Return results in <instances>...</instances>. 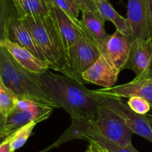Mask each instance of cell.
<instances>
[{"mask_svg": "<svg viewBox=\"0 0 152 152\" xmlns=\"http://www.w3.org/2000/svg\"><path fill=\"white\" fill-rule=\"evenodd\" d=\"M34 75L58 107L68 113L72 119L96 120L101 104L82 81L49 70Z\"/></svg>", "mask_w": 152, "mask_h": 152, "instance_id": "1", "label": "cell"}, {"mask_svg": "<svg viewBox=\"0 0 152 152\" xmlns=\"http://www.w3.org/2000/svg\"><path fill=\"white\" fill-rule=\"evenodd\" d=\"M0 78L19 99H28L40 105L59 108L43 90L34 73L23 68L2 45H0Z\"/></svg>", "mask_w": 152, "mask_h": 152, "instance_id": "2", "label": "cell"}, {"mask_svg": "<svg viewBox=\"0 0 152 152\" xmlns=\"http://www.w3.org/2000/svg\"><path fill=\"white\" fill-rule=\"evenodd\" d=\"M20 19L31 33L49 69L72 77L67 67L65 51L50 13L43 17Z\"/></svg>", "mask_w": 152, "mask_h": 152, "instance_id": "3", "label": "cell"}, {"mask_svg": "<svg viewBox=\"0 0 152 152\" xmlns=\"http://www.w3.org/2000/svg\"><path fill=\"white\" fill-rule=\"evenodd\" d=\"M80 36L66 53L67 67L74 78L81 79V74L88 69L101 56L96 41L80 23Z\"/></svg>", "mask_w": 152, "mask_h": 152, "instance_id": "4", "label": "cell"}, {"mask_svg": "<svg viewBox=\"0 0 152 152\" xmlns=\"http://www.w3.org/2000/svg\"><path fill=\"white\" fill-rule=\"evenodd\" d=\"M93 93L101 105L109 108L122 118L134 134H137L152 142V128L145 115H140L131 110L121 98Z\"/></svg>", "mask_w": 152, "mask_h": 152, "instance_id": "5", "label": "cell"}, {"mask_svg": "<svg viewBox=\"0 0 152 152\" xmlns=\"http://www.w3.org/2000/svg\"><path fill=\"white\" fill-rule=\"evenodd\" d=\"M132 40L130 37L116 31L104 40L96 42V45L101 54L121 72L128 61Z\"/></svg>", "mask_w": 152, "mask_h": 152, "instance_id": "6", "label": "cell"}, {"mask_svg": "<svg viewBox=\"0 0 152 152\" xmlns=\"http://www.w3.org/2000/svg\"><path fill=\"white\" fill-rule=\"evenodd\" d=\"M127 20L133 39H152V17L148 0H128Z\"/></svg>", "mask_w": 152, "mask_h": 152, "instance_id": "7", "label": "cell"}, {"mask_svg": "<svg viewBox=\"0 0 152 152\" xmlns=\"http://www.w3.org/2000/svg\"><path fill=\"white\" fill-rule=\"evenodd\" d=\"M152 58V39L135 38L131 41L129 56L122 70L130 69L136 78H145Z\"/></svg>", "mask_w": 152, "mask_h": 152, "instance_id": "8", "label": "cell"}, {"mask_svg": "<svg viewBox=\"0 0 152 152\" xmlns=\"http://www.w3.org/2000/svg\"><path fill=\"white\" fill-rule=\"evenodd\" d=\"M96 93L118 98H131L139 96L147 101L152 107V78H135L127 84L113 86L110 88L93 90Z\"/></svg>", "mask_w": 152, "mask_h": 152, "instance_id": "9", "label": "cell"}, {"mask_svg": "<svg viewBox=\"0 0 152 152\" xmlns=\"http://www.w3.org/2000/svg\"><path fill=\"white\" fill-rule=\"evenodd\" d=\"M54 108L36 104L28 110L15 109L6 116L5 123V136L7 137L13 132L28 122L37 121L41 122L50 116Z\"/></svg>", "mask_w": 152, "mask_h": 152, "instance_id": "10", "label": "cell"}, {"mask_svg": "<svg viewBox=\"0 0 152 152\" xmlns=\"http://www.w3.org/2000/svg\"><path fill=\"white\" fill-rule=\"evenodd\" d=\"M120 70L113 66L104 55H101L99 59L85 72L81 74L83 81L110 88L117 81Z\"/></svg>", "mask_w": 152, "mask_h": 152, "instance_id": "11", "label": "cell"}, {"mask_svg": "<svg viewBox=\"0 0 152 152\" xmlns=\"http://www.w3.org/2000/svg\"><path fill=\"white\" fill-rule=\"evenodd\" d=\"M50 15L61 38L66 55L67 51L76 43L79 37V25L81 20L74 21L62 10L52 4L50 8Z\"/></svg>", "mask_w": 152, "mask_h": 152, "instance_id": "12", "label": "cell"}, {"mask_svg": "<svg viewBox=\"0 0 152 152\" xmlns=\"http://www.w3.org/2000/svg\"><path fill=\"white\" fill-rule=\"evenodd\" d=\"M0 45L5 46L17 62L31 73L39 74L49 69V64L46 61L39 59L28 50L8 39L0 43Z\"/></svg>", "mask_w": 152, "mask_h": 152, "instance_id": "13", "label": "cell"}, {"mask_svg": "<svg viewBox=\"0 0 152 152\" xmlns=\"http://www.w3.org/2000/svg\"><path fill=\"white\" fill-rule=\"evenodd\" d=\"M8 39L28 50L39 59L46 61L31 33L18 17L14 18L11 22Z\"/></svg>", "mask_w": 152, "mask_h": 152, "instance_id": "14", "label": "cell"}, {"mask_svg": "<svg viewBox=\"0 0 152 152\" xmlns=\"http://www.w3.org/2000/svg\"><path fill=\"white\" fill-rule=\"evenodd\" d=\"M18 18L43 17L50 13L49 0H12Z\"/></svg>", "mask_w": 152, "mask_h": 152, "instance_id": "15", "label": "cell"}, {"mask_svg": "<svg viewBox=\"0 0 152 152\" xmlns=\"http://www.w3.org/2000/svg\"><path fill=\"white\" fill-rule=\"evenodd\" d=\"M96 4L98 11L105 21H110L116 27V31L133 39L132 31L127 18L122 17L107 0H102Z\"/></svg>", "mask_w": 152, "mask_h": 152, "instance_id": "16", "label": "cell"}, {"mask_svg": "<svg viewBox=\"0 0 152 152\" xmlns=\"http://www.w3.org/2000/svg\"><path fill=\"white\" fill-rule=\"evenodd\" d=\"M81 21L85 30L96 43L104 40L109 35L104 29L105 20L99 11H82Z\"/></svg>", "mask_w": 152, "mask_h": 152, "instance_id": "17", "label": "cell"}, {"mask_svg": "<svg viewBox=\"0 0 152 152\" xmlns=\"http://www.w3.org/2000/svg\"><path fill=\"white\" fill-rule=\"evenodd\" d=\"M18 17L12 0H0V43L8 38L11 22Z\"/></svg>", "mask_w": 152, "mask_h": 152, "instance_id": "18", "label": "cell"}, {"mask_svg": "<svg viewBox=\"0 0 152 152\" xmlns=\"http://www.w3.org/2000/svg\"><path fill=\"white\" fill-rule=\"evenodd\" d=\"M81 139L94 143L106 152H139L133 145L128 147H123L110 141L101 134L93 131H89L84 134Z\"/></svg>", "mask_w": 152, "mask_h": 152, "instance_id": "19", "label": "cell"}, {"mask_svg": "<svg viewBox=\"0 0 152 152\" xmlns=\"http://www.w3.org/2000/svg\"><path fill=\"white\" fill-rule=\"evenodd\" d=\"M38 123L40 122L37 121H32L28 122L22 126L21 128L16 130L11 135L8 136V139L10 141L11 149L13 152H15V151L23 147L26 144L27 140L30 137L34 128Z\"/></svg>", "mask_w": 152, "mask_h": 152, "instance_id": "20", "label": "cell"}, {"mask_svg": "<svg viewBox=\"0 0 152 152\" xmlns=\"http://www.w3.org/2000/svg\"><path fill=\"white\" fill-rule=\"evenodd\" d=\"M18 96L7 87L0 78V111L5 116H8L17 107Z\"/></svg>", "mask_w": 152, "mask_h": 152, "instance_id": "21", "label": "cell"}, {"mask_svg": "<svg viewBox=\"0 0 152 152\" xmlns=\"http://www.w3.org/2000/svg\"><path fill=\"white\" fill-rule=\"evenodd\" d=\"M49 2L52 5L62 10L70 19L74 21L78 20L81 10L73 0H49Z\"/></svg>", "mask_w": 152, "mask_h": 152, "instance_id": "22", "label": "cell"}, {"mask_svg": "<svg viewBox=\"0 0 152 152\" xmlns=\"http://www.w3.org/2000/svg\"><path fill=\"white\" fill-rule=\"evenodd\" d=\"M127 104L131 110L140 115H146L151 110V105L148 102L139 96L129 98Z\"/></svg>", "mask_w": 152, "mask_h": 152, "instance_id": "23", "label": "cell"}, {"mask_svg": "<svg viewBox=\"0 0 152 152\" xmlns=\"http://www.w3.org/2000/svg\"><path fill=\"white\" fill-rule=\"evenodd\" d=\"M81 11H98L94 0H73Z\"/></svg>", "mask_w": 152, "mask_h": 152, "instance_id": "24", "label": "cell"}, {"mask_svg": "<svg viewBox=\"0 0 152 152\" xmlns=\"http://www.w3.org/2000/svg\"><path fill=\"white\" fill-rule=\"evenodd\" d=\"M0 152H13L11 149V145L8 137L0 142Z\"/></svg>", "mask_w": 152, "mask_h": 152, "instance_id": "25", "label": "cell"}, {"mask_svg": "<svg viewBox=\"0 0 152 152\" xmlns=\"http://www.w3.org/2000/svg\"><path fill=\"white\" fill-rule=\"evenodd\" d=\"M6 116H5L0 111V139L1 140H5L6 137L5 136V123Z\"/></svg>", "mask_w": 152, "mask_h": 152, "instance_id": "26", "label": "cell"}, {"mask_svg": "<svg viewBox=\"0 0 152 152\" xmlns=\"http://www.w3.org/2000/svg\"><path fill=\"white\" fill-rule=\"evenodd\" d=\"M85 152H97V150H96V148L94 145V144L92 142H90V145L87 148V151Z\"/></svg>", "mask_w": 152, "mask_h": 152, "instance_id": "27", "label": "cell"}, {"mask_svg": "<svg viewBox=\"0 0 152 152\" xmlns=\"http://www.w3.org/2000/svg\"><path fill=\"white\" fill-rule=\"evenodd\" d=\"M147 78H152V58H151V64L150 66H149V69L148 71V74L146 75Z\"/></svg>", "mask_w": 152, "mask_h": 152, "instance_id": "28", "label": "cell"}, {"mask_svg": "<svg viewBox=\"0 0 152 152\" xmlns=\"http://www.w3.org/2000/svg\"><path fill=\"white\" fill-rule=\"evenodd\" d=\"M145 116H146V118H147L149 125H150V126L152 128V115L151 114H149V115H145Z\"/></svg>", "mask_w": 152, "mask_h": 152, "instance_id": "29", "label": "cell"}, {"mask_svg": "<svg viewBox=\"0 0 152 152\" xmlns=\"http://www.w3.org/2000/svg\"><path fill=\"white\" fill-rule=\"evenodd\" d=\"M92 143H93V142H92ZM93 144H94V143H93ZM94 145L96 146V150H97V152H106L104 150H103V149L101 148L100 147H99V146H98V145H96V144H94Z\"/></svg>", "mask_w": 152, "mask_h": 152, "instance_id": "30", "label": "cell"}, {"mask_svg": "<svg viewBox=\"0 0 152 152\" xmlns=\"http://www.w3.org/2000/svg\"><path fill=\"white\" fill-rule=\"evenodd\" d=\"M95 1V2H96V3H97V2H100V1H102V0H94Z\"/></svg>", "mask_w": 152, "mask_h": 152, "instance_id": "31", "label": "cell"}, {"mask_svg": "<svg viewBox=\"0 0 152 152\" xmlns=\"http://www.w3.org/2000/svg\"><path fill=\"white\" fill-rule=\"evenodd\" d=\"M2 140H1V139H0V142H2Z\"/></svg>", "mask_w": 152, "mask_h": 152, "instance_id": "32", "label": "cell"}, {"mask_svg": "<svg viewBox=\"0 0 152 152\" xmlns=\"http://www.w3.org/2000/svg\"><path fill=\"white\" fill-rule=\"evenodd\" d=\"M151 115H152V114H151Z\"/></svg>", "mask_w": 152, "mask_h": 152, "instance_id": "33", "label": "cell"}]
</instances>
